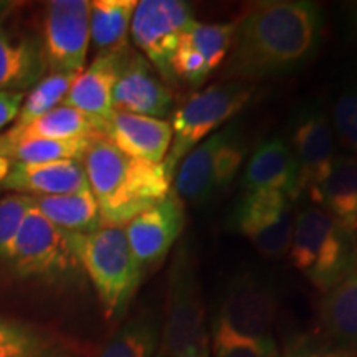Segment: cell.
I'll use <instances>...</instances> for the list:
<instances>
[{
  "mask_svg": "<svg viewBox=\"0 0 357 357\" xmlns=\"http://www.w3.org/2000/svg\"><path fill=\"white\" fill-rule=\"evenodd\" d=\"M240 187L245 192L278 190L291 199L303 195V185L294 155L283 137H268L255 147L240 174Z\"/></svg>",
  "mask_w": 357,
  "mask_h": 357,
  "instance_id": "cell-18",
  "label": "cell"
},
{
  "mask_svg": "<svg viewBox=\"0 0 357 357\" xmlns=\"http://www.w3.org/2000/svg\"><path fill=\"white\" fill-rule=\"evenodd\" d=\"M12 6H13L12 2H0V17H2L7 10H10Z\"/></svg>",
  "mask_w": 357,
  "mask_h": 357,
  "instance_id": "cell-38",
  "label": "cell"
},
{
  "mask_svg": "<svg viewBox=\"0 0 357 357\" xmlns=\"http://www.w3.org/2000/svg\"><path fill=\"white\" fill-rule=\"evenodd\" d=\"M3 260L25 278H65L79 266L68 234L52 225L35 207L25 215Z\"/></svg>",
  "mask_w": 357,
  "mask_h": 357,
  "instance_id": "cell-9",
  "label": "cell"
},
{
  "mask_svg": "<svg viewBox=\"0 0 357 357\" xmlns=\"http://www.w3.org/2000/svg\"><path fill=\"white\" fill-rule=\"evenodd\" d=\"M324 13L310 0L252 3L235 20L223 82L253 83L283 77L306 66L319 52Z\"/></svg>",
  "mask_w": 357,
  "mask_h": 357,
  "instance_id": "cell-1",
  "label": "cell"
},
{
  "mask_svg": "<svg viewBox=\"0 0 357 357\" xmlns=\"http://www.w3.org/2000/svg\"><path fill=\"white\" fill-rule=\"evenodd\" d=\"M312 205L357 234V158L336 154L328 172L306 192Z\"/></svg>",
  "mask_w": 357,
  "mask_h": 357,
  "instance_id": "cell-21",
  "label": "cell"
},
{
  "mask_svg": "<svg viewBox=\"0 0 357 357\" xmlns=\"http://www.w3.org/2000/svg\"><path fill=\"white\" fill-rule=\"evenodd\" d=\"M84 137L88 139L105 137V126L82 111L60 105L25 126L10 128L8 131L0 134V147L30 139L68 141L84 139Z\"/></svg>",
  "mask_w": 357,
  "mask_h": 357,
  "instance_id": "cell-23",
  "label": "cell"
},
{
  "mask_svg": "<svg viewBox=\"0 0 357 357\" xmlns=\"http://www.w3.org/2000/svg\"><path fill=\"white\" fill-rule=\"evenodd\" d=\"M253 89L243 82H220L189 96L172 111V144L164 167L174 177L181 160L212 136L252 100Z\"/></svg>",
  "mask_w": 357,
  "mask_h": 357,
  "instance_id": "cell-7",
  "label": "cell"
},
{
  "mask_svg": "<svg viewBox=\"0 0 357 357\" xmlns=\"http://www.w3.org/2000/svg\"><path fill=\"white\" fill-rule=\"evenodd\" d=\"M33 208V197L7 194L0 199V260L6 258L8 245L19 231L26 213Z\"/></svg>",
  "mask_w": 357,
  "mask_h": 357,
  "instance_id": "cell-32",
  "label": "cell"
},
{
  "mask_svg": "<svg viewBox=\"0 0 357 357\" xmlns=\"http://www.w3.org/2000/svg\"><path fill=\"white\" fill-rule=\"evenodd\" d=\"M288 253L293 266L323 293L357 275L356 231L316 205L294 217Z\"/></svg>",
  "mask_w": 357,
  "mask_h": 357,
  "instance_id": "cell-3",
  "label": "cell"
},
{
  "mask_svg": "<svg viewBox=\"0 0 357 357\" xmlns=\"http://www.w3.org/2000/svg\"><path fill=\"white\" fill-rule=\"evenodd\" d=\"M89 42L88 0H52L47 3L42 47L50 73H82Z\"/></svg>",
  "mask_w": 357,
  "mask_h": 357,
  "instance_id": "cell-12",
  "label": "cell"
},
{
  "mask_svg": "<svg viewBox=\"0 0 357 357\" xmlns=\"http://www.w3.org/2000/svg\"><path fill=\"white\" fill-rule=\"evenodd\" d=\"M154 357H211L197 268L185 242L169 268L166 312Z\"/></svg>",
  "mask_w": 357,
  "mask_h": 357,
  "instance_id": "cell-5",
  "label": "cell"
},
{
  "mask_svg": "<svg viewBox=\"0 0 357 357\" xmlns=\"http://www.w3.org/2000/svg\"><path fill=\"white\" fill-rule=\"evenodd\" d=\"M79 266L96 289L106 319L126 310L142 280V270L123 227H101L89 234H68Z\"/></svg>",
  "mask_w": 357,
  "mask_h": 357,
  "instance_id": "cell-4",
  "label": "cell"
},
{
  "mask_svg": "<svg viewBox=\"0 0 357 357\" xmlns=\"http://www.w3.org/2000/svg\"><path fill=\"white\" fill-rule=\"evenodd\" d=\"M47 70L42 45L0 25V91H30Z\"/></svg>",
  "mask_w": 357,
  "mask_h": 357,
  "instance_id": "cell-22",
  "label": "cell"
},
{
  "mask_svg": "<svg viewBox=\"0 0 357 357\" xmlns=\"http://www.w3.org/2000/svg\"><path fill=\"white\" fill-rule=\"evenodd\" d=\"M287 357H357L352 352L337 349V347H316V346H300L288 351Z\"/></svg>",
  "mask_w": 357,
  "mask_h": 357,
  "instance_id": "cell-35",
  "label": "cell"
},
{
  "mask_svg": "<svg viewBox=\"0 0 357 357\" xmlns=\"http://www.w3.org/2000/svg\"><path fill=\"white\" fill-rule=\"evenodd\" d=\"M331 126L339 142L357 158V75L347 79L339 91Z\"/></svg>",
  "mask_w": 357,
  "mask_h": 357,
  "instance_id": "cell-31",
  "label": "cell"
},
{
  "mask_svg": "<svg viewBox=\"0 0 357 357\" xmlns=\"http://www.w3.org/2000/svg\"><path fill=\"white\" fill-rule=\"evenodd\" d=\"M195 22L194 8L184 0H141L131 22L132 42L164 82H176L172 60L187 26Z\"/></svg>",
  "mask_w": 357,
  "mask_h": 357,
  "instance_id": "cell-10",
  "label": "cell"
},
{
  "mask_svg": "<svg viewBox=\"0 0 357 357\" xmlns=\"http://www.w3.org/2000/svg\"><path fill=\"white\" fill-rule=\"evenodd\" d=\"M75 78H77V75L71 73H50L43 77L30 91H26L19 114H17L10 128L25 126V124L35 121L40 116L47 114L48 111L60 106L65 96L68 95Z\"/></svg>",
  "mask_w": 357,
  "mask_h": 357,
  "instance_id": "cell-30",
  "label": "cell"
},
{
  "mask_svg": "<svg viewBox=\"0 0 357 357\" xmlns=\"http://www.w3.org/2000/svg\"><path fill=\"white\" fill-rule=\"evenodd\" d=\"M344 22L347 26V33L357 38V2H349L346 6Z\"/></svg>",
  "mask_w": 357,
  "mask_h": 357,
  "instance_id": "cell-36",
  "label": "cell"
},
{
  "mask_svg": "<svg viewBox=\"0 0 357 357\" xmlns=\"http://www.w3.org/2000/svg\"><path fill=\"white\" fill-rule=\"evenodd\" d=\"M319 319L333 347L357 356V275L324 293Z\"/></svg>",
  "mask_w": 357,
  "mask_h": 357,
  "instance_id": "cell-24",
  "label": "cell"
},
{
  "mask_svg": "<svg viewBox=\"0 0 357 357\" xmlns=\"http://www.w3.org/2000/svg\"><path fill=\"white\" fill-rule=\"evenodd\" d=\"M158 341V321L153 312H142L124 324L96 357H153Z\"/></svg>",
  "mask_w": 357,
  "mask_h": 357,
  "instance_id": "cell-27",
  "label": "cell"
},
{
  "mask_svg": "<svg viewBox=\"0 0 357 357\" xmlns=\"http://www.w3.org/2000/svg\"><path fill=\"white\" fill-rule=\"evenodd\" d=\"M0 189L30 197L66 195L89 190L82 160H55L42 164L12 162V169Z\"/></svg>",
  "mask_w": 357,
  "mask_h": 357,
  "instance_id": "cell-20",
  "label": "cell"
},
{
  "mask_svg": "<svg viewBox=\"0 0 357 357\" xmlns=\"http://www.w3.org/2000/svg\"><path fill=\"white\" fill-rule=\"evenodd\" d=\"M26 93H3L0 91V131L15 121Z\"/></svg>",
  "mask_w": 357,
  "mask_h": 357,
  "instance_id": "cell-34",
  "label": "cell"
},
{
  "mask_svg": "<svg viewBox=\"0 0 357 357\" xmlns=\"http://www.w3.org/2000/svg\"><path fill=\"white\" fill-rule=\"evenodd\" d=\"M105 137L129 158L162 164L172 144V128L166 119L114 111Z\"/></svg>",
  "mask_w": 357,
  "mask_h": 357,
  "instance_id": "cell-19",
  "label": "cell"
},
{
  "mask_svg": "<svg viewBox=\"0 0 357 357\" xmlns=\"http://www.w3.org/2000/svg\"><path fill=\"white\" fill-rule=\"evenodd\" d=\"M33 207L66 234H89L102 227L100 207L91 190L33 197Z\"/></svg>",
  "mask_w": 357,
  "mask_h": 357,
  "instance_id": "cell-25",
  "label": "cell"
},
{
  "mask_svg": "<svg viewBox=\"0 0 357 357\" xmlns=\"http://www.w3.org/2000/svg\"><path fill=\"white\" fill-rule=\"evenodd\" d=\"M136 6V0L89 2V38L98 53L128 47V35Z\"/></svg>",
  "mask_w": 357,
  "mask_h": 357,
  "instance_id": "cell-26",
  "label": "cell"
},
{
  "mask_svg": "<svg viewBox=\"0 0 357 357\" xmlns=\"http://www.w3.org/2000/svg\"><path fill=\"white\" fill-rule=\"evenodd\" d=\"M129 48L131 47L128 45L119 50L98 53L91 65L73 79L68 95L61 105L82 111L102 124L106 132V124L114 114L113 88Z\"/></svg>",
  "mask_w": 357,
  "mask_h": 357,
  "instance_id": "cell-17",
  "label": "cell"
},
{
  "mask_svg": "<svg viewBox=\"0 0 357 357\" xmlns=\"http://www.w3.org/2000/svg\"><path fill=\"white\" fill-rule=\"evenodd\" d=\"M213 357H281L276 342H257L213 328Z\"/></svg>",
  "mask_w": 357,
  "mask_h": 357,
  "instance_id": "cell-33",
  "label": "cell"
},
{
  "mask_svg": "<svg viewBox=\"0 0 357 357\" xmlns=\"http://www.w3.org/2000/svg\"><path fill=\"white\" fill-rule=\"evenodd\" d=\"M172 108L171 88L139 52L129 48L113 88V109L162 119Z\"/></svg>",
  "mask_w": 357,
  "mask_h": 357,
  "instance_id": "cell-15",
  "label": "cell"
},
{
  "mask_svg": "<svg viewBox=\"0 0 357 357\" xmlns=\"http://www.w3.org/2000/svg\"><path fill=\"white\" fill-rule=\"evenodd\" d=\"M89 190L95 195L102 227H124L171 194L172 177L164 164L123 154L106 137H96L83 158Z\"/></svg>",
  "mask_w": 357,
  "mask_h": 357,
  "instance_id": "cell-2",
  "label": "cell"
},
{
  "mask_svg": "<svg viewBox=\"0 0 357 357\" xmlns=\"http://www.w3.org/2000/svg\"><path fill=\"white\" fill-rule=\"evenodd\" d=\"M235 33L234 22L194 24L187 26L177 45L172 60L174 78L192 86H200L205 79L225 63Z\"/></svg>",
  "mask_w": 357,
  "mask_h": 357,
  "instance_id": "cell-16",
  "label": "cell"
},
{
  "mask_svg": "<svg viewBox=\"0 0 357 357\" xmlns=\"http://www.w3.org/2000/svg\"><path fill=\"white\" fill-rule=\"evenodd\" d=\"M96 139V137H95ZM95 139H30L0 147V154L6 155L12 162L20 164H42L55 160H83L88 147Z\"/></svg>",
  "mask_w": 357,
  "mask_h": 357,
  "instance_id": "cell-29",
  "label": "cell"
},
{
  "mask_svg": "<svg viewBox=\"0 0 357 357\" xmlns=\"http://www.w3.org/2000/svg\"><path fill=\"white\" fill-rule=\"evenodd\" d=\"M293 222L291 199L278 190L245 192L230 213L231 229L270 258L288 253Z\"/></svg>",
  "mask_w": 357,
  "mask_h": 357,
  "instance_id": "cell-11",
  "label": "cell"
},
{
  "mask_svg": "<svg viewBox=\"0 0 357 357\" xmlns=\"http://www.w3.org/2000/svg\"><path fill=\"white\" fill-rule=\"evenodd\" d=\"M247 144L238 124L222 128L190 151L174 172V192L184 204L205 205L229 190L242 171Z\"/></svg>",
  "mask_w": 357,
  "mask_h": 357,
  "instance_id": "cell-6",
  "label": "cell"
},
{
  "mask_svg": "<svg viewBox=\"0 0 357 357\" xmlns=\"http://www.w3.org/2000/svg\"><path fill=\"white\" fill-rule=\"evenodd\" d=\"M184 225L185 204L171 190L162 202L147 208L123 227L142 273L167 257Z\"/></svg>",
  "mask_w": 357,
  "mask_h": 357,
  "instance_id": "cell-14",
  "label": "cell"
},
{
  "mask_svg": "<svg viewBox=\"0 0 357 357\" xmlns=\"http://www.w3.org/2000/svg\"><path fill=\"white\" fill-rule=\"evenodd\" d=\"M276 312L278 293L275 284L257 271H238L225 287L213 328L248 341L275 342Z\"/></svg>",
  "mask_w": 357,
  "mask_h": 357,
  "instance_id": "cell-8",
  "label": "cell"
},
{
  "mask_svg": "<svg viewBox=\"0 0 357 357\" xmlns=\"http://www.w3.org/2000/svg\"><path fill=\"white\" fill-rule=\"evenodd\" d=\"M288 146L300 169L303 194L323 178L336 158L334 131L318 102H305L294 111L288 124Z\"/></svg>",
  "mask_w": 357,
  "mask_h": 357,
  "instance_id": "cell-13",
  "label": "cell"
},
{
  "mask_svg": "<svg viewBox=\"0 0 357 357\" xmlns=\"http://www.w3.org/2000/svg\"><path fill=\"white\" fill-rule=\"evenodd\" d=\"M10 169H12V160H8L6 155L0 154V184L6 181V177L8 176V172H10Z\"/></svg>",
  "mask_w": 357,
  "mask_h": 357,
  "instance_id": "cell-37",
  "label": "cell"
},
{
  "mask_svg": "<svg viewBox=\"0 0 357 357\" xmlns=\"http://www.w3.org/2000/svg\"><path fill=\"white\" fill-rule=\"evenodd\" d=\"M0 357H68L55 337L17 321L0 318Z\"/></svg>",
  "mask_w": 357,
  "mask_h": 357,
  "instance_id": "cell-28",
  "label": "cell"
}]
</instances>
